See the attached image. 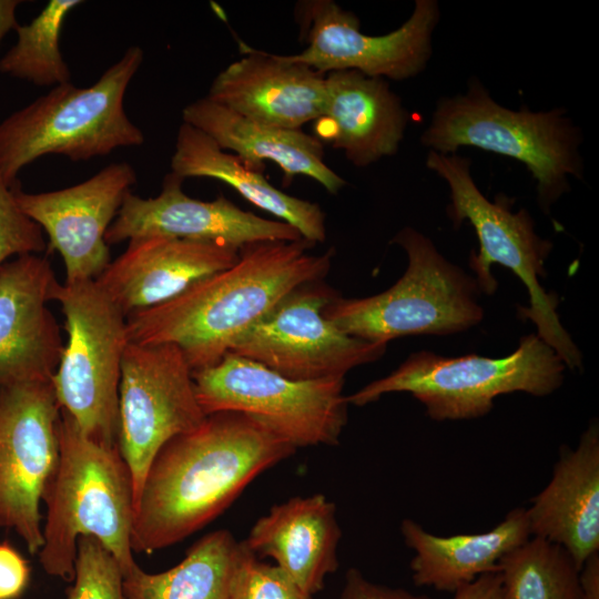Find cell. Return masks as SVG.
<instances>
[{"mask_svg":"<svg viewBox=\"0 0 599 599\" xmlns=\"http://www.w3.org/2000/svg\"><path fill=\"white\" fill-rule=\"evenodd\" d=\"M295 450L251 416L206 415L195 429L167 440L152 459L135 504L132 550L152 554L180 542Z\"/></svg>","mask_w":599,"mask_h":599,"instance_id":"obj_1","label":"cell"},{"mask_svg":"<svg viewBox=\"0 0 599 599\" xmlns=\"http://www.w3.org/2000/svg\"><path fill=\"white\" fill-rule=\"evenodd\" d=\"M314 245L301 237L242 246L231 267L194 283L167 302L129 314V342L176 345L192 370L217 364L283 297L327 274L334 252L312 254Z\"/></svg>","mask_w":599,"mask_h":599,"instance_id":"obj_2","label":"cell"},{"mask_svg":"<svg viewBox=\"0 0 599 599\" xmlns=\"http://www.w3.org/2000/svg\"><path fill=\"white\" fill-rule=\"evenodd\" d=\"M58 439V461L42 493L47 514L39 562L49 576L71 582L78 539L91 536L125 576L138 565L131 547L135 502L130 469L118 446L89 438L62 409Z\"/></svg>","mask_w":599,"mask_h":599,"instance_id":"obj_3","label":"cell"},{"mask_svg":"<svg viewBox=\"0 0 599 599\" xmlns=\"http://www.w3.org/2000/svg\"><path fill=\"white\" fill-rule=\"evenodd\" d=\"M420 141L429 151L441 154L471 146L521 162L536 181L537 201L545 213L569 192L570 176L583 175V135L566 109L502 106L475 77L464 93L436 102Z\"/></svg>","mask_w":599,"mask_h":599,"instance_id":"obj_4","label":"cell"},{"mask_svg":"<svg viewBox=\"0 0 599 599\" xmlns=\"http://www.w3.org/2000/svg\"><path fill=\"white\" fill-rule=\"evenodd\" d=\"M143 57L140 47H130L90 87L55 85L3 119L0 176L4 183L11 186L23 167L47 154L84 161L142 145L144 134L126 115L123 101Z\"/></svg>","mask_w":599,"mask_h":599,"instance_id":"obj_5","label":"cell"},{"mask_svg":"<svg viewBox=\"0 0 599 599\" xmlns=\"http://www.w3.org/2000/svg\"><path fill=\"white\" fill-rule=\"evenodd\" d=\"M426 166L449 187L447 214L454 227L468 221L475 230L479 250L471 252L469 267L480 292L493 294L497 290L493 264L509 268L529 294L530 304L519 307V316L534 322L537 335L555 349L566 366L580 368L581 353L559 321L558 298L547 293L539 282L546 276L545 262L552 244L536 233L529 212L526 209L514 212V200L504 194L488 200L473 179L468 158L428 151Z\"/></svg>","mask_w":599,"mask_h":599,"instance_id":"obj_6","label":"cell"},{"mask_svg":"<svg viewBox=\"0 0 599 599\" xmlns=\"http://www.w3.org/2000/svg\"><path fill=\"white\" fill-rule=\"evenodd\" d=\"M565 368L555 349L537 334H528L511 354L498 358L413 353L389 375L346 399L364 406L385 394L406 392L424 405L434 420L471 419L488 414L494 399L504 394L550 395L561 386Z\"/></svg>","mask_w":599,"mask_h":599,"instance_id":"obj_7","label":"cell"},{"mask_svg":"<svg viewBox=\"0 0 599 599\" xmlns=\"http://www.w3.org/2000/svg\"><path fill=\"white\" fill-rule=\"evenodd\" d=\"M390 242L407 255L403 276L377 295L336 296L323 309L327 319L346 334L384 345L403 336L455 334L481 322L475 277L447 261L427 236L410 226Z\"/></svg>","mask_w":599,"mask_h":599,"instance_id":"obj_8","label":"cell"},{"mask_svg":"<svg viewBox=\"0 0 599 599\" xmlns=\"http://www.w3.org/2000/svg\"><path fill=\"white\" fill-rule=\"evenodd\" d=\"M68 342L51 383L58 404L89 438L118 446L126 316L95 280L57 283Z\"/></svg>","mask_w":599,"mask_h":599,"instance_id":"obj_9","label":"cell"},{"mask_svg":"<svg viewBox=\"0 0 599 599\" xmlns=\"http://www.w3.org/2000/svg\"><path fill=\"white\" fill-rule=\"evenodd\" d=\"M192 377L205 415L251 416L295 448L336 445L347 422L345 377L294 380L231 352Z\"/></svg>","mask_w":599,"mask_h":599,"instance_id":"obj_10","label":"cell"},{"mask_svg":"<svg viewBox=\"0 0 599 599\" xmlns=\"http://www.w3.org/2000/svg\"><path fill=\"white\" fill-rule=\"evenodd\" d=\"M336 293L317 282L304 284L247 328L230 352L294 380L345 377L383 356L384 344L339 329L323 309Z\"/></svg>","mask_w":599,"mask_h":599,"instance_id":"obj_11","label":"cell"},{"mask_svg":"<svg viewBox=\"0 0 599 599\" xmlns=\"http://www.w3.org/2000/svg\"><path fill=\"white\" fill-rule=\"evenodd\" d=\"M205 417L192 368L176 345L129 342L119 385L118 447L132 476L135 504L159 449Z\"/></svg>","mask_w":599,"mask_h":599,"instance_id":"obj_12","label":"cell"},{"mask_svg":"<svg viewBox=\"0 0 599 599\" xmlns=\"http://www.w3.org/2000/svg\"><path fill=\"white\" fill-rule=\"evenodd\" d=\"M60 409L51 382L0 384V529L31 554L43 544L40 504L59 457Z\"/></svg>","mask_w":599,"mask_h":599,"instance_id":"obj_13","label":"cell"},{"mask_svg":"<svg viewBox=\"0 0 599 599\" xmlns=\"http://www.w3.org/2000/svg\"><path fill=\"white\" fill-rule=\"evenodd\" d=\"M439 18L436 0H417L410 17L398 29L368 35L361 31L356 14L334 1H300L295 20L306 48L287 57L323 74L356 70L369 77L406 80L426 68Z\"/></svg>","mask_w":599,"mask_h":599,"instance_id":"obj_14","label":"cell"},{"mask_svg":"<svg viewBox=\"0 0 599 599\" xmlns=\"http://www.w3.org/2000/svg\"><path fill=\"white\" fill-rule=\"evenodd\" d=\"M135 183L132 165L114 162L62 190L27 193L18 181L11 189L21 211L47 233L48 248L61 255L70 284L95 280L109 265L105 233Z\"/></svg>","mask_w":599,"mask_h":599,"instance_id":"obj_15","label":"cell"},{"mask_svg":"<svg viewBox=\"0 0 599 599\" xmlns=\"http://www.w3.org/2000/svg\"><path fill=\"white\" fill-rule=\"evenodd\" d=\"M184 179L170 172L155 197L129 192L105 233L108 245L146 235H165L195 241H219L238 248L261 241H295L292 225L244 211L220 195L213 201L190 197Z\"/></svg>","mask_w":599,"mask_h":599,"instance_id":"obj_16","label":"cell"},{"mask_svg":"<svg viewBox=\"0 0 599 599\" xmlns=\"http://www.w3.org/2000/svg\"><path fill=\"white\" fill-rule=\"evenodd\" d=\"M57 283L45 256L19 255L0 266V384L51 382L64 347L47 306Z\"/></svg>","mask_w":599,"mask_h":599,"instance_id":"obj_17","label":"cell"},{"mask_svg":"<svg viewBox=\"0 0 599 599\" xmlns=\"http://www.w3.org/2000/svg\"><path fill=\"white\" fill-rule=\"evenodd\" d=\"M238 258L240 248L224 242L146 235L130 240L95 282L128 316L172 300Z\"/></svg>","mask_w":599,"mask_h":599,"instance_id":"obj_18","label":"cell"},{"mask_svg":"<svg viewBox=\"0 0 599 599\" xmlns=\"http://www.w3.org/2000/svg\"><path fill=\"white\" fill-rule=\"evenodd\" d=\"M243 48L244 55L212 81L209 100L281 129L301 130L323 116L325 74L287 55Z\"/></svg>","mask_w":599,"mask_h":599,"instance_id":"obj_19","label":"cell"},{"mask_svg":"<svg viewBox=\"0 0 599 599\" xmlns=\"http://www.w3.org/2000/svg\"><path fill=\"white\" fill-rule=\"evenodd\" d=\"M326 100L318 133L357 167L396 154L410 120L383 78L356 70L325 74Z\"/></svg>","mask_w":599,"mask_h":599,"instance_id":"obj_20","label":"cell"},{"mask_svg":"<svg viewBox=\"0 0 599 599\" xmlns=\"http://www.w3.org/2000/svg\"><path fill=\"white\" fill-rule=\"evenodd\" d=\"M531 537L562 547L580 570L599 551V428L566 447L548 485L526 508Z\"/></svg>","mask_w":599,"mask_h":599,"instance_id":"obj_21","label":"cell"},{"mask_svg":"<svg viewBox=\"0 0 599 599\" xmlns=\"http://www.w3.org/2000/svg\"><path fill=\"white\" fill-rule=\"evenodd\" d=\"M342 536L336 506L324 495L294 497L256 520L244 545L271 557L304 591L314 596L338 567Z\"/></svg>","mask_w":599,"mask_h":599,"instance_id":"obj_22","label":"cell"},{"mask_svg":"<svg viewBox=\"0 0 599 599\" xmlns=\"http://www.w3.org/2000/svg\"><path fill=\"white\" fill-rule=\"evenodd\" d=\"M182 119L209 135L222 150L232 151L251 171L262 173L264 162L272 161L288 180L295 175L311 177L331 194L346 185L324 161L319 139L302 130L250 120L206 97L189 103L182 110Z\"/></svg>","mask_w":599,"mask_h":599,"instance_id":"obj_23","label":"cell"},{"mask_svg":"<svg viewBox=\"0 0 599 599\" xmlns=\"http://www.w3.org/2000/svg\"><path fill=\"white\" fill-rule=\"evenodd\" d=\"M400 532L414 552L412 578L418 587L454 592L477 577L497 571L499 560L531 535L526 508H515L493 529L477 534L437 536L404 519Z\"/></svg>","mask_w":599,"mask_h":599,"instance_id":"obj_24","label":"cell"},{"mask_svg":"<svg viewBox=\"0 0 599 599\" xmlns=\"http://www.w3.org/2000/svg\"><path fill=\"white\" fill-rule=\"evenodd\" d=\"M171 172L184 180H220L253 205L295 227L303 238L314 244L326 238L325 214L317 203L276 189L262 173L248 170L235 154L222 150L209 135L184 122L177 131Z\"/></svg>","mask_w":599,"mask_h":599,"instance_id":"obj_25","label":"cell"},{"mask_svg":"<svg viewBox=\"0 0 599 599\" xmlns=\"http://www.w3.org/2000/svg\"><path fill=\"white\" fill-rule=\"evenodd\" d=\"M243 548L229 530L199 539L181 562L158 573L136 565L123 576L126 599H230L234 570Z\"/></svg>","mask_w":599,"mask_h":599,"instance_id":"obj_26","label":"cell"},{"mask_svg":"<svg viewBox=\"0 0 599 599\" xmlns=\"http://www.w3.org/2000/svg\"><path fill=\"white\" fill-rule=\"evenodd\" d=\"M579 569L560 546L530 537L498 562L505 599H579Z\"/></svg>","mask_w":599,"mask_h":599,"instance_id":"obj_27","label":"cell"},{"mask_svg":"<svg viewBox=\"0 0 599 599\" xmlns=\"http://www.w3.org/2000/svg\"><path fill=\"white\" fill-rule=\"evenodd\" d=\"M81 0H50L28 24L16 28L17 42L0 59V72L38 87L70 82L71 73L60 50L63 22Z\"/></svg>","mask_w":599,"mask_h":599,"instance_id":"obj_28","label":"cell"},{"mask_svg":"<svg viewBox=\"0 0 599 599\" xmlns=\"http://www.w3.org/2000/svg\"><path fill=\"white\" fill-rule=\"evenodd\" d=\"M67 599H126L115 557L94 537L78 539L74 578Z\"/></svg>","mask_w":599,"mask_h":599,"instance_id":"obj_29","label":"cell"},{"mask_svg":"<svg viewBox=\"0 0 599 599\" xmlns=\"http://www.w3.org/2000/svg\"><path fill=\"white\" fill-rule=\"evenodd\" d=\"M242 544L230 599H313L283 569L262 562Z\"/></svg>","mask_w":599,"mask_h":599,"instance_id":"obj_30","label":"cell"},{"mask_svg":"<svg viewBox=\"0 0 599 599\" xmlns=\"http://www.w3.org/2000/svg\"><path fill=\"white\" fill-rule=\"evenodd\" d=\"M45 247L42 229L21 211L0 176V266L10 256L37 254Z\"/></svg>","mask_w":599,"mask_h":599,"instance_id":"obj_31","label":"cell"},{"mask_svg":"<svg viewBox=\"0 0 599 599\" xmlns=\"http://www.w3.org/2000/svg\"><path fill=\"white\" fill-rule=\"evenodd\" d=\"M30 578L27 560L9 542L0 544V599H16Z\"/></svg>","mask_w":599,"mask_h":599,"instance_id":"obj_32","label":"cell"},{"mask_svg":"<svg viewBox=\"0 0 599 599\" xmlns=\"http://www.w3.org/2000/svg\"><path fill=\"white\" fill-rule=\"evenodd\" d=\"M339 599H433L415 595L402 588H390L369 581L356 568H351L345 577Z\"/></svg>","mask_w":599,"mask_h":599,"instance_id":"obj_33","label":"cell"},{"mask_svg":"<svg viewBox=\"0 0 599 599\" xmlns=\"http://www.w3.org/2000/svg\"><path fill=\"white\" fill-rule=\"evenodd\" d=\"M453 599H505L499 572H487L461 586Z\"/></svg>","mask_w":599,"mask_h":599,"instance_id":"obj_34","label":"cell"},{"mask_svg":"<svg viewBox=\"0 0 599 599\" xmlns=\"http://www.w3.org/2000/svg\"><path fill=\"white\" fill-rule=\"evenodd\" d=\"M579 599H599V554L590 556L579 571Z\"/></svg>","mask_w":599,"mask_h":599,"instance_id":"obj_35","label":"cell"},{"mask_svg":"<svg viewBox=\"0 0 599 599\" xmlns=\"http://www.w3.org/2000/svg\"><path fill=\"white\" fill-rule=\"evenodd\" d=\"M20 3V0H0V43L7 33L18 27L16 11Z\"/></svg>","mask_w":599,"mask_h":599,"instance_id":"obj_36","label":"cell"}]
</instances>
